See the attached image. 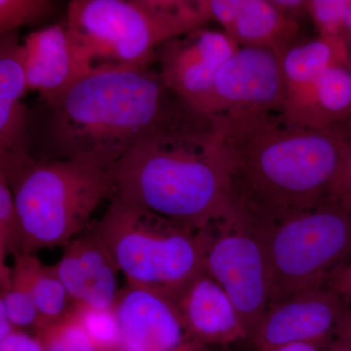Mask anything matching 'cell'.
<instances>
[{"instance_id":"cell-1","label":"cell","mask_w":351,"mask_h":351,"mask_svg":"<svg viewBox=\"0 0 351 351\" xmlns=\"http://www.w3.org/2000/svg\"><path fill=\"white\" fill-rule=\"evenodd\" d=\"M217 126L216 119L170 89L156 69L107 66L29 107V154L36 161L110 169L145 140Z\"/></svg>"},{"instance_id":"cell-2","label":"cell","mask_w":351,"mask_h":351,"mask_svg":"<svg viewBox=\"0 0 351 351\" xmlns=\"http://www.w3.org/2000/svg\"><path fill=\"white\" fill-rule=\"evenodd\" d=\"M235 219L261 232L334 195L343 161L337 125L311 128L283 114L218 119Z\"/></svg>"},{"instance_id":"cell-3","label":"cell","mask_w":351,"mask_h":351,"mask_svg":"<svg viewBox=\"0 0 351 351\" xmlns=\"http://www.w3.org/2000/svg\"><path fill=\"white\" fill-rule=\"evenodd\" d=\"M112 170L115 195L176 223L204 230L235 219L218 127L145 140Z\"/></svg>"},{"instance_id":"cell-4","label":"cell","mask_w":351,"mask_h":351,"mask_svg":"<svg viewBox=\"0 0 351 351\" xmlns=\"http://www.w3.org/2000/svg\"><path fill=\"white\" fill-rule=\"evenodd\" d=\"M209 23L200 1L73 0L66 27L89 73L107 66L149 68L161 43Z\"/></svg>"},{"instance_id":"cell-5","label":"cell","mask_w":351,"mask_h":351,"mask_svg":"<svg viewBox=\"0 0 351 351\" xmlns=\"http://www.w3.org/2000/svg\"><path fill=\"white\" fill-rule=\"evenodd\" d=\"M129 285L176 299L204 270L212 226L196 230L114 195L91 226Z\"/></svg>"},{"instance_id":"cell-6","label":"cell","mask_w":351,"mask_h":351,"mask_svg":"<svg viewBox=\"0 0 351 351\" xmlns=\"http://www.w3.org/2000/svg\"><path fill=\"white\" fill-rule=\"evenodd\" d=\"M19 215L20 255L68 245L89 226L92 214L117 193L112 168L34 159L0 171Z\"/></svg>"},{"instance_id":"cell-7","label":"cell","mask_w":351,"mask_h":351,"mask_svg":"<svg viewBox=\"0 0 351 351\" xmlns=\"http://www.w3.org/2000/svg\"><path fill=\"white\" fill-rule=\"evenodd\" d=\"M257 233L269 263L271 306L331 284L350 262L351 205L332 196Z\"/></svg>"},{"instance_id":"cell-8","label":"cell","mask_w":351,"mask_h":351,"mask_svg":"<svg viewBox=\"0 0 351 351\" xmlns=\"http://www.w3.org/2000/svg\"><path fill=\"white\" fill-rule=\"evenodd\" d=\"M204 270L234 304L247 332H255L271 302L269 263L262 237L239 221L214 225Z\"/></svg>"},{"instance_id":"cell-9","label":"cell","mask_w":351,"mask_h":351,"mask_svg":"<svg viewBox=\"0 0 351 351\" xmlns=\"http://www.w3.org/2000/svg\"><path fill=\"white\" fill-rule=\"evenodd\" d=\"M280 55L265 48H239L214 82L215 119L284 114L287 88Z\"/></svg>"},{"instance_id":"cell-10","label":"cell","mask_w":351,"mask_h":351,"mask_svg":"<svg viewBox=\"0 0 351 351\" xmlns=\"http://www.w3.org/2000/svg\"><path fill=\"white\" fill-rule=\"evenodd\" d=\"M239 48L225 32L201 27L164 41L156 51L154 61L170 89L214 119L215 80Z\"/></svg>"},{"instance_id":"cell-11","label":"cell","mask_w":351,"mask_h":351,"mask_svg":"<svg viewBox=\"0 0 351 351\" xmlns=\"http://www.w3.org/2000/svg\"><path fill=\"white\" fill-rule=\"evenodd\" d=\"M331 287L309 289L272 304L254 334L269 351L295 343H311L338 331L348 306Z\"/></svg>"},{"instance_id":"cell-12","label":"cell","mask_w":351,"mask_h":351,"mask_svg":"<svg viewBox=\"0 0 351 351\" xmlns=\"http://www.w3.org/2000/svg\"><path fill=\"white\" fill-rule=\"evenodd\" d=\"M113 309L122 351H186L191 335L169 295L128 284L120 291Z\"/></svg>"},{"instance_id":"cell-13","label":"cell","mask_w":351,"mask_h":351,"mask_svg":"<svg viewBox=\"0 0 351 351\" xmlns=\"http://www.w3.org/2000/svg\"><path fill=\"white\" fill-rule=\"evenodd\" d=\"M52 269L73 304L104 309L114 306L120 270L92 226L66 245L63 257Z\"/></svg>"},{"instance_id":"cell-14","label":"cell","mask_w":351,"mask_h":351,"mask_svg":"<svg viewBox=\"0 0 351 351\" xmlns=\"http://www.w3.org/2000/svg\"><path fill=\"white\" fill-rule=\"evenodd\" d=\"M25 50L18 32L0 36V171L31 160Z\"/></svg>"},{"instance_id":"cell-15","label":"cell","mask_w":351,"mask_h":351,"mask_svg":"<svg viewBox=\"0 0 351 351\" xmlns=\"http://www.w3.org/2000/svg\"><path fill=\"white\" fill-rule=\"evenodd\" d=\"M201 4L208 20L221 25L240 48H265L282 56L294 45L299 24L271 0H201Z\"/></svg>"},{"instance_id":"cell-16","label":"cell","mask_w":351,"mask_h":351,"mask_svg":"<svg viewBox=\"0 0 351 351\" xmlns=\"http://www.w3.org/2000/svg\"><path fill=\"white\" fill-rule=\"evenodd\" d=\"M25 69L27 90L38 98H52L77 82L85 71L66 25H52L25 36Z\"/></svg>"},{"instance_id":"cell-17","label":"cell","mask_w":351,"mask_h":351,"mask_svg":"<svg viewBox=\"0 0 351 351\" xmlns=\"http://www.w3.org/2000/svg\"><path fill=\"white\" fill-rule=\"evenodd\" d=\"M189 334L207 343H228L248 334L223 289L203 271L175 299Z\"/></svg>"},{"instance_id":"cell-18","label":"cell","mask_w":351,"mask_h":351,"mask_svg":"<svg viewBox=\"0 0 351 351\" xmlns=\"http://www.w3.org/2000/svg\"><path fill=\"white\" fill-rule=\"evenodd\" d=\"M283 115L311 128H326L350 120V63L325 69L308 86L288 99Z\"/></svg>"},{"instance_id":"cell-19","label":"cell","mask_w":351,"mask_h":351,"mask_svg":"<svg viewBox=\"0 0 351 351\" xmlns=\"http://www.w3.org/2000/svg\"><path fill=\"white\" fill-rule=\"evenodd\" d=\"M281 63L288 100L308 86L332 64L350 63V48L341 36H319L308 43L291 46L281 57Z\"/></svg>"},{"instance_id":"cell-20","label":"cell","mask_w":351,"mask_h":351,"mask_svg":"<svg viewBox=\"0 0 351 351\" xmlns=\"http://www.w3.org/2000/svg\"><path fill=\"white\" fill-rule=\"evenodd\" d=\"M8 277L10 282L31 293L40 315L38 327L62 319L71 311L69 304L73 300L64 284L53 269L44 267L32 254L18 255Z\"/></svg>"},{"instance_id":"cell-21","label":"cell","mask_w":351,"mask_h":351,"mask_svg":"<svg viewBox=\"0 0 351 351\" xmlns=\"http://www.w3.org/2000/svg\"><path fill=\"white\" fill-rule=\"evenodd\" d=\"M71 311L97 351H122L121 332L114 309L73 304Z\"/></svg>"},{"instance_id":"cell-22","label":"cell","mask_w":351,"mask_h":351,"mask_svg":"<svg viewBox=\"0 0 351 351\" xmlns=\"http://www.w3.org/2000/svg\"><path fill=\"white\" fill-rule=\"evenodd\" d=\"M36 332L45 351H97L71 308L62 319L41 325Z\"/></svg>"},{"instance_id":"cell-23","label":"cell","mask_w":351,"mask_h":351,"mask_svg":"<svg viewBox=\"0 0 351 351\" xmlns=\"http://www.w3.org/2000/svg\"><path fill=\"white\" fill-rule=\"evenodd\" d=\"M58 6L50 0H0V34L39 24L54 15Z\"/></svg>"},{"instance_id":"cell-24","label":"cell","mask_w":351,"mask_h":351,"mask_svg":"<svg viewBox=\"0 0 351 351\" xmlns=\"http://www.w3.org/2000/svg\"><path fill=\"white\" fill-rule=\"evenodd\" d=\"M9 269L1 270L2 293L0 307L4 309L15 329L38 327L40 315L27 289L9 281Z\"/></svg>"},{"instance_id":"cell-25","label":"cell","mask_w":351,"mask_h":351,"mask_svg":"<svg viewBox=\"0 0 351 351\" xmlns=\"http://www.w3.org/2000/svg\"><path fill=\"white\" fill-rule=\"evenodd\" d=\"M19 215L12 191L4 176L0 175V260L8 254L20 255Z\"/></svg>"},{"instance_id":"cell-26","label":"cell","mask_w":351,"mask_h":351,"mask_svg":"<svg viewBox=\"0 0 351 351\" xmlns=\"http://www.w3.org/2000/svg\"><path fill=\"white\" fill-rule=\"evenodd\" d=\"M348 7V0H309L308 14L320 36H341Z\"/></svg>"},{"instance_id":"cell-27","label":"cell","mask_w":351,"mask_h":351,"mask_svg":"<svg viewBox=\"0 0 351 351\" xmlns=\"http://www.w3.org/2000/svg\"><path fill=\"white\" fill-rule=\"evenodd\" d=\"M338 125L343 137V154L341 170L335 186V196L338 195L339 191L351 181V119L341 122Z\"/></svg>"},{"instance_id":"cell-28","label":"cell","mask_w":351,"mask_h":351,"mask_svg":"<svg viewBox=\"0 0 351 351\" xmlns=\"http://www.w3.org/2000/svg\"><path fill=\"white\" fill-rule=\"evenodd\" d=\"M0 351H45L36 337L16 329L5 339H0Z\"/></svg>"},{"instance_id":"cell-29","label":"cell","mask_w":351,"mask_h":351,"mask_svg":"<svg viewBox=\"0 0 351 351\" xmlns=\"http://www.w3.org/2000/svg\"><path fill=\"white\" fill-rule=\"evenodd\" d=\"M272 3L288 19L295 21L304 13L308 14L309 0H271Z\"/></svg>"},{"instance_id":"cell-30","label":"cell","mask_w":351,"mask_h":351,"mask_svg":"<svg viewBox=\"0 0 351 351\" xmlns=\"http://www.w3.org/2000/svg\"><path fill=\"white\" fill-rule=\"evenodd\" d=\"M330 287L338 292L346 301L351 300V260L350 262L341 269Z\"/></svg>"},{"instance_id":"cell-31","label":"cell","mask_w":351,"mask_h":351,"mask_svg":"<svg viewBox=\"0 0 351 351\" xmlns=\"http://www.w3.org/2000/svg\"><path fill=\"white\" fill-rule=\"evenodd\" d=\"M341 336L343 337V341L348 343L351 348V308L348 307L345 317L341 321V326L338 330Z\"/></svg>"},{"instance_id":"cell-32","label":"cell","mask_w":351,"mask_h":351,"mask_svg":"<svg viewBox=\"0 0 351 351\" xmlns=\"http://www.w3.org/2000/svg\"><path fill=\"white\" fill-rule=\"evenodd\" d=\"M269 351H317L313 343H295L279 346L274 350Z\"/></svg>"},{"instance_id":"cell-33","label":"cell","mask_w":351,"mask_h":351,"mask_svg":"<svg viewBox=\"0 0 351 351\" xmlns=\"http://www.w3.org/2000/svg\"><path fill=\"white\" fill-rule=\"evenodd\" d=\"M341 36L345 39L346 43H348V39L351 36V0H348V11H346L345 23H343V29Z\"/></svg>"},{"instance_id":"cell-34","label":"cell","mask_w":351,"mask_h":351,"mask_svg":"<svg viewBox=\"0 0 351 351\" xmlns=\"http://www.w3.org/2000/svg\"><path fill=\"white\" fill-rule=\"evenodd\" d=\"M336 197L341 198L351 205V181L339 191Z\"/></svg>"},{"instance_id":"cell-35","label":"cell","mask_w":351,"mask_h":351,"mask_svg":"<svg viewBox=\"0 0 351 351\" xmlns=\"http://www.w3.org/2000/svg\"><path fill=\"white\" fill-rule=\"evenodd\" d=\"M350 71H351V58H350Z\"/></svg>"}]
</instances>
